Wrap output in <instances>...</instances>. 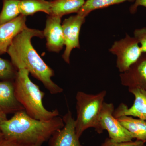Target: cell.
Instances as JSON below:
<instances>
[{
	"instance_id": "1",
	"label": "cell",
	"mask_w": 146,
	"mask_h": 146,
	"mask_svg": "<svg viewBox=\"0 0 146 146\" xmlns=\"http://www.w3.org/2000/svg\"><path fill=\"white\" fill-rule=\"evenodd\" d=\"M33 37L43 39V31L27 27L16 35L7 51L12 63L17 70H27L41 81L51 94H60L63 89L52 80L54 71L45 63L32 45L31 40Z\"/></svg>"
},
{
	"instance_id": "2",
	"label": "cell",
	"mask_w": 146,
	"mask_h": 146,
	"mask_svg": "<svg viewBox=\"0 0 146 146\" xmlns=\"http://www.w3.org/2000/svg\"><path fill=\"white\" fill-rule=\"evenodd\" d=\"M64 125L63 118L59 116L42 121L31 117L25 110L14 113L9 119L0 120V130L4 138L25 145L43 144Z\"/></svg>"
},
{
	"instance_id": "3",
	"label": "cell",
	"mask_w": 146,
	"mask_h": 146,
	"mask_svg": "<svg viewBox=\"0 0 146 146\" xmlns=\"http://www.w3.org/2000/svg\"><path fill=\"white\" fill-rule=\"evenodd\" d=\"M29 74L24 68L18 69L14 82L16 98L27 114L42 121H48L59 116L57 109L49 111L45 108L43 103L44 93L31 80Z\"/></svg>"
},
{
	"instance_id": "4",
	"label": "cell",
	"mask_w": 146,
	"mask_h": 146,
	"mask_svg": "<svg viewBox=\"0 0 146 146\" xmlns=\"http://www.w3.org/2000/svg\"><path fill=\"white\" fill-rule=\"evenodd\" d=\"M106 91L96 94H87L78 91L76 95L77 117L75 120L77 135L80 138L84 131L93 128L100 134L103 130L100 123V116Z\"/></svg>"
},
{
	"instance_id": "5",
	"label": "cell",
	"mask_w": 146,
	"mask_h": 146,
	"mask_svg": "<svg viewBox=\"0 0 146 146\" xmlns=\"http://www.w3.org/2000/svg\"><path fill=\"white\" fill-rule=\"evenodd\" d=\"M109 51L117 56L116 65L121 73L127 70L143 54L136 38L127 34L124 38L114 42Z\"/></svg>"
},
{
	"instance_id": "6",
	"label": "cell",
	"mask_w": 146,
	"mask_h": 146,
	"mask_svg": "<svg viewBox=\"0 0 146 146\" xmlns=\"http://www.w3.org/2000/svg\"><path fill=\"white\" fill-rule=\"evenodd\" d=\"M114 111L113 104L103 103L100 116L102 129L107 131L110 138L113 142L121 143L132 141L133 136L115 117L113 115Z\"/></svg>"
},
{
	"instance_id": "7",
	"label": "cell",
	"mask_w": 146,
	"mask_h": 146,
	"mask_svg": "<svg viewBox=\"0 0 146 146\" xmlns=\"http://www.w3.org/2000/svg\"><path fill=\"white\" fill-rule=\"evenodd\" d=\"M85 18L77 14L66 18L62 24L65 51L62 57L66 63L70 64V56L75 48H80L79 34L82 26L85 22Z\"/></svg>"
},
{
	"instance_id": "8",
	"label": "cell",
	"mask_w": 146,
	"mask_h": 146,
	"mask_svg": "<svg viewBox=\"0 0 146 146\" xmlns=\"http://www.w3.org/2000/svg\"><path fill=\"white\" fill-rule=\"evenodd\" d=\"M64 126L50 137L49 146H82L76 133L75 120L69 110L63 118Z\"/></svg>"
},
{
	"instance_id": "9",
	"label": "cell",
	"mask_w": 146,
	"mask_h": 146,
	"mask_svg": "<svg viewBox=\"0 0 146 146\" xmlns=\"http://www.w3.org/2000/svg\"><path fill=\"white\" fill-rule=\"evenodd\" d=\"M121 83L130 88L146 90V54H143L127 70L120 75Z\"/></svg>"
},
{
	"instance_id": "10",
	"label": "cell",
	"mask_w": 146,
	"mask_h": 146,
	"mask_svg": "<svg viewBox=\"0 0 146 146\" xmlns=\"http://www.w3.org/2000/svg\"><path fill=\"white\" fill-rule=\"evenodd\" d=\"M129 91L135 97L134 103L129 108L124 103L121 104L113 113L115 117L122 116L136 117L146 121V90L140 88H130Z\"/></svg>"
},
{
	"instance_id": "11",
	"label": "cell",
	"mask_w": 146,
	"mask_h": 146,
	"mask_svg": "<svg viewBox=\"0 0 146 146\" xmlns=\"http://www.w3.org/2000/svg\"><path fill=\"white\" fill-rule=\"evenodd\" d=\"M61 18L49 15L46 21V27L43 31L46 39V47L49 51L59 52L64 46Z\"/></svg>"
},
{
	"instance_id": "12",
	"label": "cell",
	"mask_w": 146,
	"mask_h": 146,
	"mask_svg": "<svg viewBox=\"0 0 146 146\" xmlns=\"http://www.w3.org/2000/svg\"><path fill=\"white\" fill-rule=\"evenodd\" d=\"M26 16L20 14L12 21L0 25V54L7 52L17 35L27 27Z\"/></svg>"
},
{
	"instance_id": "13",
	"label": "cell",
	"mask_w": 146,
	"mask_h": 146,
	"mask_svg": "<svg viewBox=\"0 0 146 146\" xmlns=\"http://www.w3.org/2000/svg\"><path fill=\"white\" fill-rule=\"evenodd\" d=\"M0 108L6 114L25 110L16 98L14 83L9 80L0 81Z\"/></svg>"
},
{
	"instance_id": "14",
	"label": "cell",
	"mask_w": 146,
	"mask_h": 146,
	"mask_svg": "<svg viewBox=\"0 0 146 146\" xmlns=\"http://www.w3.org/2000/svg\"><path fill=\"white\" fill-rule=\"evenodd\" d=\"M86 0H52L50 1V14L62 18L64 15L77 13Z\"/></svg>"
},
{
	"instance_id": "15",
	"label": "cell",
	"mask_w": 146,
	"mask_h": 146,
	"mask_svg": "<svg viewBox=\"0 0 146 146\" xmlns=\"http://www.w3.org/2000/svg\"><path fill=\"white\" fill-rule=\"evenodd\" d=\"M124 127L138 141L146 142V121L141 119H136L132 117L122 116L117 118Z\"/></svg>"
},
{
	"instance_id": "16",
	"label": "cell",
	"mask_w": 146,
	"mask_h": 146,
	"mask_svg": "<svg viewBox=\"0 0 146 146\" xmlns=\"http://www.w3.org/2000/svg\"><path fill=\"white\" fill-rule=\"evenodd\" d=\"M50 1L46 0H20L19 3L21 14L25 16L39 11L50 15Z\"/></svg>"
},
{
	"instance_id": "17",
	"label": "cell",
	"mask_w": 146,
	"mask_h": 146,
	"mask_svg": "<svg viewBox=\"0 0 146 146\" xmlns=\"http://www.w3.org/2000/svg\"><path fill=\"white\" fill-rule=\"evenodd\" d=\"M133 1L134 0H86L84 5L78 12L77 14L86 18L90 12L96 9L105 8L127 1Z\"/></svg>"
},
{
	"instance_id": "18",
	"label": "cell",
	"mask_w": 146,
	"mask_h": 146,
	"mask_svg": "<svg viewBox=\"0 0 146 146\" xmlns=\"http://www.w3.org/2000/svg\"><path fill=\"white\" fill-rule=\"evenodd\" d=\"M20 0H3L2 10L0 13V25L17 18L21 14Z\"/></svg>"
},
{
	"instance_id": "19",
	"label": "cell",
	"mask_w": 146,
	"mask_h": 146,
	"mask_svg": "<svg viewBox=\"0 0 146 146\" xmlns=\"http://www.w3.org/2000/svg\"><path fill=\"white\" fill-rule=\"evenodd\" d=\"M13 64L7 60L0 57V79H10L12 78H16L18 71L15 70Z\"/></svg>"
},
{
	"instance_id": "20",
	"label": "cell",
	"mask_w": 146,
	"mask_h": 146,
	"mask_svg": "<svg viewBox=\"0 0 146 146\" xmlns=\"http://www.w3.org/2000/svg\"><path fill=\"white\" fill-rule=\"evenodd\" d=\"M133 35L139 43L143 53L146 54V27L136 29L133 32Z\"/></svg>"
},
{
	"instance_id": "21",
	"label": "cell",
	"mask_w": 146,
	"mask_h": 146,
	"mask_svg": "<svg viewBox=\"0 0 146 146\" xmlns=\"http://www.w3.org/2000/svg\"><path fill=\"white\" fill-rule=\"evenodd\" d=\"M145 142L136 140L135 141L116 143L113 142L110 138H107L101 146H145Z\"/></svg>"
},
{
	"instance_id": "22",
	"label": "cell",
	"mask_w": 146,
	"mask_h": 146,
	"mask_svg": "<svg viewBox=\"0 0 146 146\" xmlns=\"http://www.w3.org/2000/svg\"><path fill=\"white\" fill-rule=\"evenodd\" d=\"M139 6L146 7V0H135L134 3L131 6L129 9L130 13L132 14L136 13Z\"/></svg>"
},
{
	"instance_id": "23",
	"label": "cell",
	"mask_w": 146,
	"mask_h": 146,
	"mask_svg": "<svg viewBox=\"0 0 146 146\" xmlns=\"http://www.w3.org/2000/svg\"><path fill=\"white\" fill-rule=\"evenodd\" d=\"M0 146H25L15 141L8 140L4 138L0 142Z\"/></svg>"
},
{
	"instance_id": "24",
	"label": "cell",
	"mask_w": 146,
	"mask_h": 146,
	"mask_svg": "<svg viewBox=\"0 0 146 146\" xmlns=\"http://www.w3.org/2000/svg\"><path fill=\"white\" fill-rule=\"evenodd\" d=\"M6 119H7L6 114L0 108V120Z\"/></svg>"
},
{
	"instance_id": "25",
	"label": "cell",
	"mask_w": 146,
	"mask_h": 146,
	"mask_svg": "<svg viewBox=\"0 0 146 146\" xmlns=\"http://www.w3.org/2000/svg\"><path fill=\"white\" fill-rule=\"evenodd\" d=\"M42 143H36L34 144H32V145H27L25 146H41L42 145Z\"/></svg>"
},
{
	"instance_id": "26",
	"label": "cell",
	"mask_w": 146,
	"mask_h": 146,
	"mask_svg": "<svg viewBox=\"0 0 146 146\" xmlns=\"http://www.w3.org/2000/svg\"><path fill=\"white\" fill-rule=\"evenodd\" d=\"M4 138L3 135L1 131L0 130V142L3 140V138Z\"/></svg>"
}]
</instances>
